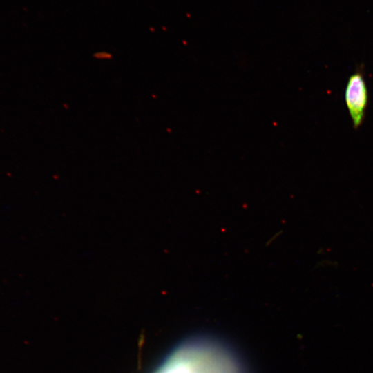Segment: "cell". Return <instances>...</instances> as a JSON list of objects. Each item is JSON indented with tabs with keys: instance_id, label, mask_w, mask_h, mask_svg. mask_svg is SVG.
Masks as SVG:
<instances>
[{
	"instance_id": "obj_1",
	"label": "cell",
	"mask_w": 373,
	"mask_h": 373,
	"mask_svg": "<svg viewBox=\"0 0 373 373\" xmlns=\"http://www.w3.org/2000/svg\"><path fill=\"white\" fill-rule=\"evenodd\" d=\"M232 364L217 347L190 341L177 347L154 373H236Z\"/></svg>"
},
{
	"instance_id": "obj_2",
	"label": "cell",
	"mask_w": 373,
	"mask_h": 373,
	"mask_svg": "<svg viewBox=\"0 0 373 373\" xmlns=\"http://www.w3.org/2000/svg\"><path fill=\"white\" fill-rule=\"evenodd\" d=\"M345 102L353 126L359 127L364 119L367 105V89L363 75L356 72L348 79L345 88Z\"/></svg>"
},
{
	"instance_id": "obj_3",
	"label": "cell",
	"mask_w": 373,
	"mask_h": 373,
	"mask_svg": "<svg viewBox=\"0 0 373 373\" xmlns=\"http://www.w3.org/2000/svg\"><path fill=\"white\" fill-rule=\"evenodd\" d=\"M281 233V231L276 233L275 235H274L268 241H267V245H269L271 242H272L278 236H280V233Z\"/></svg>"
}]
</instances>
